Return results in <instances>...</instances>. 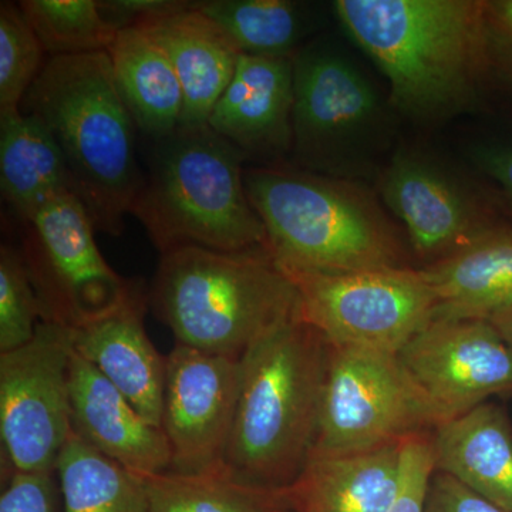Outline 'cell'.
Instances as JSON below:
<instances>
[{
    "label": "cell",
    "instance_id": "18",
    "mask_svg": "<svg viewBox=\"0 0 512 512\" xmlns=\"http://www.w3.org/2000/svg\"><path fill=\"white\" fill-rule=\"evenodd\" d=\"M164 50L184 94L180 127L207 126L227 90L242 53L198 2L178 0L173 8L137 23Z\"/></svg>",
    "mask_w": 512,
    "mask_h": 512
},
{
    "label": "cell",
    "instance_id": "26",
    "mask_svg": "<svg viewBox=\"0 0 512 512\" xmlns=\"http://www.w3.org/2000/svg\"><path fill=\"white\" fill-rule=\"evenodd\" d=\"M198 8L242 55L293 57L312 32L308 9L291 0H205Z\"/></svg>",
    "mask_w": 512,
    "mask_h": 512
},
{
    "label": "cell",
    "instance_id": "9",
    "mask_svg": "<svg viewBox=\"0 0 512 512\" xmlns=\"http://www.w3.org/2000/svg\"><path fill=\"white\" fill-rule=\"evenodd\" d=\"M282 271L298 292L299 316L330 346L399 353L434 319L436 296L420 269Z\"/></svg>",
    "mask_w": 512,
    "mask_h": 512
},
{
    "label": "cell",
    "instance_id": "11",
    "mask_svg": "<svg viewBox=\"0 0 512 512\" xmlns=\"http://www.w3.org/2000/svg\"><path fill=\"white\" fill-rule=\"evenodd\" d=\"M73 329L40 322L26 345L0 353V439L10 473H56L70 436Z\"/></svg>",
    "mask_w": 512,
    "mask_h": 512
},
{
    "label": "cell",
    "instance_id": "7",
    "mask_svg": "<svg viewBox=\"0 0 512 512\" xmlns=\"http://www.w3.org/2000/svg\"><path fill=\"white\" fill-rule=\"evenodd\" d=\"M440 421L399 353L329 345L312 454H348L433 433Z\"/></svg>",
    "mask_w": 512,
    "mask_h": 512
},
{
    "label": "cell",
    "instance_id": "16",
    "mask_svg": "<svg viewBox=\"0 0 512 512\" xmlns=\"http://www.w3.org/2000/svg\"><path fill=\"white\" fill-rule=\"evenodd\" d=\"M73 433L103 456L140 476L171 468L163 429L143 414L99 370L77 355L70 360Z\"/></svg>",
    "mask_w": 512,
    "mask_h": 512
},
{
    "label": "cell",
    "instance_id": "23",
    "mask_svg": "<svg viewBox=\"0 0 512 512\" xmlns=\"http://www.w3.org/2000/svg\"><path fill=\"white\" fill-rule=\"evenodd\" d=\"M107 55L138 131L151 140L174 133L183 117V87L156 40L146 30L128 26L117 32Z\"/></svg>",
    "mask_w": 512,
    "mask_h": 512
},
{
    "label": "cell",
    "instance_id": "24",
    "mask_svg": "<svg viewBox=\"0 0 512 512\" xmlns=\"http://www.w3.org/2000/svg\"><path fill=\"white\" fill-rule=\"evenodd\" d=\"M150 512H293L291 485L266 487L235 476L225 464L195 474H146Z\"/></svg>",
    "mask_w": 512,
    "mask_h": 512
},
{
    "label": "cell",
    "instance_id": "27",
    "mask_svg": "<svg viewBox=\"0 0 512 512\" xmlns=\"http://www.w3.org/2000/svg\"><path fill=\"white\" fill-rule=\"evenodd\" d=\"M19 8L47 57L107 52L119 32L96 0H22Z\"/></svg>",
    "mask_w": 512,
    "mask_h": 512
},
{
    "label": "cell",
    "instance_id": "8",
    "mask_svg": "<svg viewBox=\"0 0 512 512\" xmlns=\"http://www.w3.org/2000/svg\"><path fill=\"white\" fill-rule=\"evenodd\" d=\"M293 165L345 178L360 171L383 126L375 87L349 57L326 42L293 56Z\"/></svg>",
    "mask_w": 512,
    "mask_h": 512
},
{
    "label": "cell",
    "instance_id": "28",
    "mask_svg": "<svg viewBox=\"0 0 512 512\" xmlns=\"http://www.w3.org/2000/svg\"><path fill=\"white\" fill-rule=\"evenodd\" d=\"M45 56L19 3H0V114L20 110L45 66Z\"/></svg>",
    "mask_w": 512,
    "mask_h": 512
},
{
    "label": "cell",
    "instance_id": "33",
    "mask_svg": "<svg viewBox=\"0 0 512 512\" xmlns=\"http://www.w3.org/2000/svg\"><path fill=\"white\" fill-rule=\"evenodd\" d=\"M424 512H507L474 493L456 478L434 470L427 488Z\"/></svg>",
    "mask_w": 512,
    "mask_h": 512
},
{
    "label": "cell",
    "instance_id": "35",
    "mask_svg": "<svg viewBox=\"0 0 512 512\" xmlns=\"http://www.w3.org/2000/svg\"><path fill=\"white\" fill-rule=\"evenodd\" d=\"M490 322L512 352V305L497 313Z\"/></svg>",
    "mask_w": 512,
    "mask_h": 512
},
{
    "label": "cell",
    "instance_id": "3",
    "mask_svg": "<svg viewBox=\"0 0 512 512\" xmlns=\"http://www.w3.org/2000/svg\"><path fill=\"white\" fill-rule=\"evenodd\" d=\"M329 343L296 312L241 357L237 412L224 464L266 487H289L318 437Z\"/></svg>",
    "mask_w": 512,
    "mask_h": 512
},
{
    "label": "cell",
    "instance_id": "30",
    "mask_svg": "<svg viewBox=\"0 0 512 512\" xmlns=\"http://www.w3.org/2000/svg\"><path fill=\"white\" fill-rule=\"evenodd\" d=\"M433 473L431 433L404 441L399 494L389 512H424L427 488Z\"/></svg>",
    "mask_w": 512,
    "mask_h": 512
},
{
    "label": "cell",
    "instance_id": "34",
    "mask_svg": "<svg viewBox=\"0 0 512 512\" xmlns=\"http://www.w3.org/2000/svg\"><path fill=\"white\" fill-rule=\"evenodd\" d=\"M477 167L497 192V204L512 220V147L483 148L474 154Z\"/></svg>",
    "mask_w": 512,
    "mask_h": 512
},
{
    "label": "cell",
    "instance_id": "21",
    "mask_svg": "<svg viewBox=\"0 0 512 512\" xmlns=\"http://www.w3.org/2000/svg\"><path fill=\"white\" fill-rule=\"evenodd\" d=\"M431 448L434 470L512 512V421L504 407L487 402L440 424Z\"/></svg>",
    "mask_w": 512,
    "mask_h": 512
},
{
    "label": "cell",
    "instance_id": "1",
    "mask_svg": "<svg viewBox=\"0 0 512 512\" xmlns=\"http://www.w3.org/2000/svg\"><path fill=\"white\" fill-rule=\"evenodd\" d=\"M335 10L410 120L453 119L493 86L485 0H338Z\"/></svg>",
    "mask_w": 512,
    "mask_h": 512
},
{
    "label": "cell",
    "instance_id": "5",
    "mask_svg": "<svg viewBox=\"0 0 512 512\" xmlns=\"http://www.w3.org/2000/svg\"><path fill=\"white\" fill-rule=\"evenodd\" d=\"M148 303L178 345L241 359L298 312V292L268 248L181 247L161 254Z\"/></svg>",
    "mask_w": 512,
    "mask_h": 512
},
{
    "label": "cell",
    "instance_id": "32",
    "mask_svg": "<svg viewBox=\"0 0 512 512\" xmlns=\"http://www.w3.org/2000/svg\"><path fill=\"white\" fill-rule=\"evenodd\" d=\"M485 35L491 82L512 93V0H485Z\"/></svg>",
    "mask_w": 512,
    "mask_h": 512
},
{
    "label": "cell",
    "instance_id": "22",
    "mask_svg": "<svg viewBox=\"0 0 512 512\" xmlns=\"http://www.w3.org/2000/svg\"><path fill=\"white\" fill-rule=\"evenodd\" d=\"M0 188L22 225L60 195L74 194L56 141L42 121L20 110L0 114Z\"/></svg>",
    "mask_w": 512,
    "mask_h": 512
},
{
    "label": "cell",
    "instance_id": "13",
    "mask_svg": "<svg viewBox=\"0 0 512 512\" xmlns=\"http://www.w3.org/2000/svg\"><path fill=\"white\" fill-rule=\"evenodd\" d=\"M165 367L161 429L170 471L202 473L224 464L237 412L241 359L175 343Z\"/></svg>",
    "mask_w": 512,
    "mask_h": 512
},
{
    "label": "cell",
    "instance_id": "19",
    "mask_svg": "<svg viewBox=\"0 0 512 512\" xmlns=\"http://www.w3.org/2000/svg\"><path fill=\"white\" fill-rule=\"evenodd\" d=\"M436 296L433 320H488L512 305V224L494 225L420 269Z\"/></svg>",
    "mask_w": 512,
    "mask_h": 512
},
{
    "label": "cell",
    "instance_id": "14",
    "mask_svg": "<svg viewBox=\"0 0 512 512\" xmlns=\"http://www.w3.org/2000/svg\"><path fill=\"white\" fill-rule=\"evenodd\" d=\"M384 205L402 221L414 254L434 264L500 224L490 201L478 197L429 158L394 154L380 177Z\"/></svg>",
    "mask_w": 512,
    "mask_h": 512
},
{
    "label": "cell",
    "instance_id": "10",
    "mask_svg": "<svg viewBox=\"0 0 512 512\" xmlns=\"http://www.w3.org/2000/svg\"><path fill=\"white\" fill-rule=\"evenodd\" d=\"M23 261L42 309V322L80 328L119 308L140 282L117 274L97 247L93 221L72 192L23 224Z\"/></svg>",
    "mask_w": 512,
    "mask_h": 512
},
{
    "label": "cell",
    "instance_id": "4",
    "mask_svg": "<svg viewBox=\"0 0 512 512\" xmlns=\"http://www.w3.org/2000/svg\"><path fill=\"white\" fill-rule=\"evenodd\" d=\"M249 201L284 269L356 272L400 268L402 244L380 205L345 178L274 163L245 168Z\"/></svg>",
    "mask_w": 512,
    "mask_h": 512
},
{
    "label": "cell",
    "instance_id": "15",
    "mask_svg": "<svg viewBox=\"0 0 512 512\" xmlns=\"http://www.w3.org/2000/svg\"><path fill=\"white\" fill-rule=\"evenodd\" d=\"M293 103V57L241 55L208 127L247 158L281 163L292 153Z\"/></svg>",
    "mask_w": 512,
    "mask_h": 512
},
{
    "label": "cell",
    "instance_id": "25",
    "mask_svg": "<svg viewBox=\"0 0 512 512\" xmlns=\"http://www.w3.org/2000/svg\"><path fill=\"white\" fill-rule=\"evenodd\" d=\"M63 512H150L143 481L72 434L56 468Z\"/></svg>",
    "mask_w": 512,
    "mask_h": 512
},
{
    "label": "cell",
    "instance_id": "29",
    "mask_svg": "<svg viewBox=\"0 0 512 512\" xmlns=\"http://www.w3.org/2000/svg\"><path fill=\"white\" fill-rule=\"evenodd\" d=\"M42 322V309L20 249L0 248V353L26 345Z\"/></svg>",
    "mask_w": 512,
    "mask_h": 512
},
{
    "label": "cell",
    "instance_id": "6",
    "mask_svg": "<svg viewBox=\"0 0 512 512\" xmlns=\"http://www.w3.org/2000/svg\"><path fill=\"white\" fill-rule=\"evenodd\" d=\"M130 215L161 254L181 247L237 252L268 247L245 187L247 157L210 127H178L153 140Z\"/></svg>",
    "mask_w": 512,
    "mask_h": 512
},
{
    "label": "cell",
    "instance_id": "17",
    "mask_svg": "<svg viewBox=\"0 0 512 512\" xmlns=\"http://www.w3.org/2000/svg\"><path fill=\"white\" fill-rule=\"evenodd\" d=\"M143 285L123 305L73 329V349L113 383L144 419L161 429L167 357L148 336Z\"/></svg>",
    "mask_w": 512,
    "mask_h": 512
},
{
    "label": "cell",
    "instance_id": "12",
    "mask_svg": "<svg viewBox=\"0 0 512 512\" xmlns=\"http://www.w3.org/2000/svg\"><path fill=\"white\" fill-rule=\"evenodd\" d=\"M399 356L440 424L512 396V352L488 320H433Z\"/></svg>",
    "mask_w": 512,
    "mask_h": 512
},
{
    "label": "cell",
    "instance_id": "31",
    "mask_svg": "<svg viewBox=\"0 0 512 512\" xmlns=\"http://www.w3.org/2000/svg\"><path fill=\"white\" fill-rule=\"evenodd\" d=\"M0 512H63L57 473H10L3 483Z\"/></svg>",
    "mask_w": 512,
    "mask_h": 512
},
{
    "label": "cell",
    "instance_id": "2",
    "mask_svg": "<svg viewBox=\"0 0 512 512\" xmlns=\"http://www.w3.org/2000/svg\"><path fill=\"white\" fill-rule=\"evenodd\" d=\"M20 111L42 121L56 141L96 231L120 235L144 174L138 127L107 52L47 57Z\"/></svg>",
    "mask_w": 512,
    "mask_h": 512
},
{
    "label": "cell",
    "instance_id": "20",
    "mask_svg": "<svg viewBox=\"0 0 512 512\" xmlns=\"http://www.w3.org/2000/svg\"><path fill=\"white\" fill-rule=\"evenodd\" d=\"M403 443L311 454L291 485L293 512H389L399 494Z\"/></svg>",
    "mask_w": 512,
    "mask_h": 512
}]
</instances>
